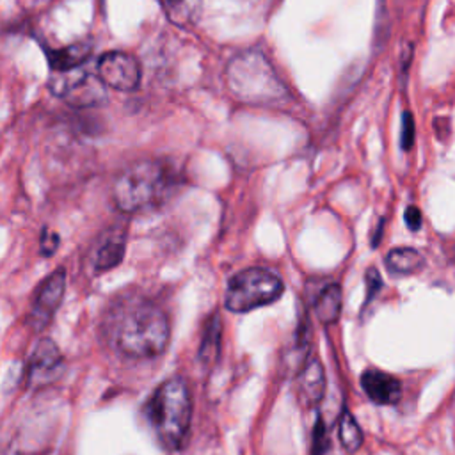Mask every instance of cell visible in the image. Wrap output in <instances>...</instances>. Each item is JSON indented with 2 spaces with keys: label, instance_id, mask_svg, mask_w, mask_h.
<instances>
[{
  "label": "cell",
  "instance_id": "cell-1",
  "mask_svg": "<svg viewBox=\"0 0 455 455\" xmlns=\"http://www.w3.org/2000/svg\"><path fill=\"white\" fill-rule=\"evenodd\" d=\"M105 334L116 352L133 359H151L169 343V320L155 302L126 297L110 307Z\"/></svg>",
  "mask_w": 455,
  "mask_h": 455
},
{
  "label": "cell",
  "instance_id": "cell-2",
  "mask_svg": "<svg viewBox=\"0 0 455 455\" xmlns=\"http://www.w3.org/2000/svg\"><path fill=\"white\" fill-rule=\"evenodd\" d=\"M146 419L165 450H180L188 435L192 419V398L185 379L172 377L162 382L148 400Z\"/></svg>",
  "mask_w": 455,
  "mask_h": 455
},
{
  "label": "cell",
  "instance_id": "cell-3",
  "mask_svg": "<svg viewBox=\"0 0 455 455\" xmlns=\"http://www.w3.org/2000/svg\"><path fill=\"white\" fill-rule=\"evenodd\" d=\"M229 92L249 105H275L288 96L284 84L261 50L251 48L236 53L226 66Z\"/></svg>",
  "mask_w": 455,
  "mask_h": 455
},
{
  "label": "cell",
  "instance_id": "cell-4",
  "mask_svg": "<svg viewBox=\"0 0 455 455\" xmlns=\"http://www.w3.org/2000/svg\"><path fill=\"white\" fill-rule=\"evenodd\" d=\"M169 187V172L156 160L128 165L114 181V203L124 213L140 212L162 199Z\"/></svg>",
  "mask_w": 455,
  "mask_h": 455
},
{
  "label": "cell",
  "instance_id": "cell-5",
  "mask_svg": "<svg viewBox=\"0 0 455 455\" xmlns=\"http://www.w3.org/2000/svg\"><path fill=\"white\" fill-rule=\"evenodd\" d=\"M284 290L279 275L267 268L251 267L235 274L226 288L224 304L233 313H247L267 306L281 297Z\"/></svg>",
  "mask_w": 455,
  "mask_h": 455
},
{
  "label": "cell",
  "instance_id": "cell-6",
  "mask_svg": "<svg viewBox=\"0 0 455 455\" xmlns=\"http://www.w3.org/2000/svg\"><path fill=\"white\" fill-rule=\"evenodd\" d=\"M48 87L57 98L76 108L100 107L107 101L105 82L84 68L53 71Z\"/></svg>",
  "mask_w": 455,
  "mask_h": 455
},
{
  "label": "cell",
  "instance_id": "cell-7",
  "mask_svg": "<svg viewBox=\"0 0 455 455\" xmlns=\"http://www.w3.org/2000/svg\"><path fill=\"white\" fill-rule=\"evenodd\" d=\"M96 68L98 76L112 89L128 92L140 84V64L132 53L107 52L100 57Z\"/></svg>",
  "mask_w": 455,
  "mask_h": 455
},
{
  "label": "cell",
  "instance_id": "cell-8",
  "mask_svg": "<svg viewBox=\"0 0 455 455\" xmlns=\"http://www.w3.org/2000/svg\"><path fill=\"white\" fill-rule=\"evenodd\" d=\"M64 291H66V272L64 268H57L41 283L34 297L30 315H28V323L34 331H41L50 323L57 307L62 302Z\"/></svg>",
  "mask_w": 455,
  "mask_h": 455
},
{
  "label": "cell",
  "instance_id": "cell-9",
  "mask_svg": "<svg viewBox=\"0 0 455 455\" xmlns=\"http://www.w3.org/2000/svg\"><path fill=\"white\" fill-rule=\"evenodd\" d=\"M64 370V359L59 347L50 339H41L30 354L27 366V384L30 387H44L53 384Z\"/></svg>",
  "mask_w": 455,
  "mask_h": 455
},
{
  "label": "cell",
  "instance_id": "cell-10",
  "mask_svg": "<svg viewBox=\"0 0 455 455\" xmlns=\"http://www.w3.org/2000/svg\"><path fill=\"white\" fill-rule=\"evenodd\" d=\"M126 231L124 228L114 226L103 231L91 251V265L94 272H107L117 267L124 256Z\"/></svg>",
  "mask_w": 455,
  "mask_h": 455
},
{
  "label": "cell",
  "instance_id": "cell-11",
  "mask_svg": "<svg viewBox=\"0 0 455 455\" xmlns=\"http://www.w3.org/2000/svg\"><path fill=\"white\" fill-rule=\"evenodd\" d=\"M361 387L366 396L379 405H391L396 403L402 396V384L389 373L380 370H366L361 375Z\"/></svg>",
  "mask_w": 455,
  "mask_h": 455
},
{
  "label": "cell",
  "instance_id": "cell-12",
  "mask_svg": "<svg viewBox=\"0 0 455 455\" xmlns=\"http://www.w3.org/2000/svg\"><path fill=\"white\" fill-rule=\"evenodd\" d=\"M325 393L323 368L316 359H311L299 375V396L306 405H315Z\"/></svg>",
  "mask_w": 455,
  "mask_h": 455
},
{
  "label": "cell",
  "instance_id": "cell-13",
  "mask_svg": "<svg viewBox=\"0 0 455 455\" xmlns=\"http://www.w3.org/2000/svg\"><path fill=\"white\" fill-rule=\"evenodd\" d=\"M91 43L89 41H80L59 50H48V62L53 71H69L82 68V64L89 59L91 55Z\"/></svg>",
  "mask_w": 455,
  "mask_h": 455
},
{
  "label": "cell",
  "instance_id": "cell-14",
  "mask_svg": "<svg viewBox=\"0 0 455 455\" xmlns=\"http://www.w3.org/2000/svg\"><path fill=\"white\" fill-rule=\"evenodd\" d=\"M158 2L167 20L181 28L194 25L203 9V0H158Z\"/></svg>",
  "mask_w": 455,
  "mask_h": 455
},
{
  "label": "cell",
  "instance_id": "cell-15",
  "mask_svg": "<svg viewBox=\"0 0 455 455\" xmlns=\"http://www.w3.org/2000/svg\"><path fill=\"white\" fill-rule=\"evenodd\" d=\"M423 256L411 247H396L391 249L386 256V267L391 274L396 275H409L416 274L423 267Z\"/></svg>",
  "mask_w": 455,
  "mask_h": 455
},
{
  "label": "cell",
  "instance_id": "cell-16",
  "mask_svg": "<svg viewBox=\"0 0 455 455\" xmlns=\"http://www.w3.org/2000/svg\"><path fill=\"white\" fill-rule=\"evenodd\" d=\"M315 313L322 323H334L341 313V288L339 284L325 286L315 300Z\"/></svg>",
  "mask_w": 455,
  "mask_h": 455
},
{
  "label": "cell",
  "instance_id": "cell-17",
  "mask_svg": "<svg viewBox=\"0 0 455 455\" xmlns=\"http://www.w3.org/2000/svg\"><path fill=\"white\" fill-rule=\"evenodd\" d=\"M219 341H220V322H219V316L213 315L210 318V322L206 323V327H204L203 341H201V347H199V359L204 364H212L213 359L217 357L219 345H220Z\"/></svg>",
  "mask_w": 455,
  "mask_h": 455
},
{
  "label": "cell",
  "instance_id": "cell-18",
  "mask_svg": "<svg viewBox=\"0 0 455 455\" xmlns=\"http://www.w3.org/2000/svg\"><path fill=\"white\" fill-rule=\"evenodd\" d=\"M339 441L347 451H355L363 444V432L354 416L345 409L339 419Z\"/></svg>",
  "mask_w": 455,
  "mask_h": 455
},
{
  "label": "cell",
  "instance_id": "cell-19",
  "mask_svg": "<svg viewBox=\"0 0 455 455\" xmlns=\"http://www.w3.org/2000/svg\"><path fill=\"white\" fill-rule=\"evenodd\" d=\"M313 443H311V455H323L329 450V437H327V430L325 425L322 421V418H316V423L313 427Z\"/></svg>",
  "mask_w": 455,
  "mask_h": 455
},
{
  "label": "cell",
  "instance_id": "cell-20",
  "mask_svg": "<svg viewBox=\"0 0 455 455\" xmlns=\"http://www.w3.org/2000/svg\"><path fill=\"white\" fill-rule=\"evenodd\" d=\"M414 142V117L409 110L402 114V128H400V146L403 151L411 149Z\"/></svg>",
  "mask_w": 455,
  "mask_h": 455
},
{
  "label": "cell",
  "instance_id": "cell-21",
  "mask_svg": "<svg viewBox=\"0 0 455 455\" xmlns=\"http://www.w3.org/2000/svg\"><path fill=\"white\" fill-rule=\"evenodd\" d=\"M380 288H382V279H380L379 270L377 268H368L366 270V299H364V304L371 302Z\"/></svg>",
  "mask_w": 455,
  "mask_h": 455
},
{
  "label": "cell",
  "instance_id": "cell-22",
  "mask_svg": "<svg viewBox=\"0 0 455 455\" xmlns=\"http://www.w3.org/2000/svg\"><path fill=\"white\" fill-rule=\"evenodd\" d=\"M59 247V235L55 231H50L48 228L43 229L41 233V254L43 256H52Z\"/></svg>",
  "mask_w": 455,
  "mask_h": 455
},
{
  "label": "cell",
  "instance_id": "cell-23",
  "mask_svg": "<svg viewBox=\"0 0 455 455\" xmlns=\"http://www.w3.org/2000/svg\"><path fill=\"white\" fill-rule=\"evenodd\" d=\"M403 219H405V224L411 231H418L419 226H421V212L416 208V206H407L405 213H403Z\"/></svg>",
  "mask_w": 455,
  "mask_h": 455
},
{
  "label": "cell",
  "instance_id": "cell-24",
  "mask_svg": "<svg viewBox=\"0 0 455 455\" xmlns=\"http://www.w3.org/2000/svg\"><path fill=\"white\" fill-rule=\"evenodd\" d=\"M382 226H384V220H380V222H379V229L375 231V236H373V242H371V245H373V247H377V245H379L380 233H382Z\"/></svg>",
  "mask_w": 455,
  "mask_h": 455
}]
</instances>
